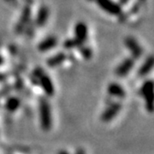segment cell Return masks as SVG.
<instances>
[{
  "mask_svg": "<svg viewBox=\"0 0 154 154\" xmlns=\"http://www.w3.org/2000/svg\"><path fill=\"white\" fill-rule=\"evenodd\" d=\"M56 45V39L55 38H48L46 40H44L40 45H39V49L42 51L45 50H49L52 47H54Z\"/></svg>",
  "mask_w": 154,
  "mask_h": 154,
  "instance_id": "obj_6",
  "label": "cell"
},
{
  "mask_svg": "<svg viewBox=\"0 0 154 154\" xmlns=\"http://www.w3.org/2000/svg\"><path fill=\"white\" fill-rule=\"evenodd\" d=\"M152 58L150 57L149 60H147L145 63H144V65L142 66V68H141V69L140 70V73L141 75H145V74L148 73L149 70L152 69Z\"/></svg>",
  "mask_w": 154,
  "mask_h": 154,
  "instance_id": "obj_9",
  "label": "cell"
},
{
  "mask_svg": "<svg viewBox=\"0 0 154 154\" xmlns=\"http://www.w3.org/2000/svg\"><path fill=\"white\" fill-rule=\"evenodd\" d=\"M143 94L145 95V98H146V100L149 102V105L152 107V83L147 82L144 85L143 87Z\"/></svg>",
  "mask_w": 154,
  "mask_h": 154,
  "instance_id": "obj_4",
  "label": "cell"
},
{
  "mask_svg": "<svg viewBox=\"0 0 154 154\" xmlns=\"http://www.w3.org/2000/svg\"><path fill=\"white\" fill-rule=\"evenodd\" d=\"M41 122L44 128H48L50 125V110L49 106L46 103L41 105Z\"/></svg>",
  "mask_w": 154,
  "mask_h": 154,
  "instance_id": "obj_2",
  "label": "cell"
},
{
  "mask_svg": "<svg viewBox=\"0 0 154 154\" xmlns=\"http://www.w3.org/2000/svg\"><path fill=\"white\" fill-rule=\"evenodd\" d=\"M87 34H88L87 26L84 23H78L75 27V36L77 39L80 42H82L87 38Z\"/></svg>",
  "mask_w": 154,
  "mask_h": 154,
  "instance_id": "obj_3",
  "label": "cell"
},
{
  "mask_svg": "<svg viewBox=\"0 0 154 154\" xmlns=\"http://www.w3.org/2000/svg\"><path fill=\"white\" fill-rule=\"evenodd\" d=\"M97 2L103 10H105L111 15H117L120 12L118 5H116L111 0H97Z\"/></svg>",
  "mask_w": 154,
  "mask_h": 154,
  "instance_id": "obj_1",
  "label": "cell"
},
{
  "mask_svg": "<svg viewBox=\"0 0 154 154\" xmlns=\"http://www.w3.org/2000/svg\"><path fill=\"white\" fill-rule=\"evenodd\" d=\"M132 62L130 60L124 61L121 65L119 66V68L117 69V72L116 73L119 75H125L130 70V69L132 68Z\"/></svg>",
  "mask_w": 154,
  "mask_h": 154,
  "instance_id": "obj_5",
  "label": "cell"
},
{
  "mask_svg": "<svg viewBox=\"0 0 154 154\" xmlns=\"http://www.w3.org/2000/svg\"><path fill=\"white\" fill-rule=\"evenodd\" d=\"M118 109H119V107H118V105H116V106H114L113 108H111L110 110V113H105V119H110V118H111L112 116H114L116 115V112L118 110Z\"/></svg>",
  "mask_w": 154,
  "mask_h": 154,
  "instance_id": "obj_10",
  "label": "cell"
},
{
  "mask_svg": "<svg viewBox=\"0 0 154 154\" xmlns=\"http://www.w3.org/2000/svg\"><path fill=\"white\" fill-rule=\"evenodd\" d=\"M110 93L113 95H116V96H122L124 94V92L123 90L122 89L121 87H119L118 85H116V84H113V85H110Z\"/></svg>",
  "mask_w": 154,
  "mask_h": 154,
  "instance_id": "obj_7",
  "label": "cell"
},
{
  "mask_svg": "<svg viewBox=\"0 0 154 154\" xmlns=\"http://www.w3.org/2000/svg\"><path fill=\"white\" fill-rule=\"evenodd\" d=\"M128 47H129L130 50L132 51L133 53H134L135 55L139 56L140 53H141V49L139 47L138 44L135 43V41H134V40H129V41H128Z\"/></svg>",
  "mask_w": 154,
  "mask_h": 154,
  "instance_id": "obj_8",
  "label": "cell"
}]
</instances>
